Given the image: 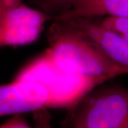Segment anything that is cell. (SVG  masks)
Returning a JSON list of instances; mask_svg holds the SVG:
<instances>
[{
  "instance_id": "7c38bea8",
  "label": "cell",
  "mask_w": 128,
  "mask_h": 128,
  "mask_svg": "<svg viewBox=\"0 0 128 128\" xmlns=\"http://www.w3.org/2000/svg\"></svg>"
},
{
  "instance_id": "277c9868",
  "label": "cell",
  "mask_w": 128,
  "mask_h": 128,
  "mask_svg": "<svg viewBox=\"0 0 128 128\" xmlns=\"http://www.w3.org/2000/svg\"><path fill=\"white\" fill-rule=\"evenodd\" d=\"M50 19V15L23 2L0 12V48L34 43Z\"/></svg>"
},
{
  "instance_id": "3957f363",
  "label": "cell",
  "mask_w": 128,
  "mask_h": 128,
  "mask_svg": "<svg viewBox=\"0 0 128 128\" xmlns=\"http://www.w3.org/2000/svg\"><path fill=\"white\" fill-rule=\"evenodd\" d=\"M70 112L71 128H128V88L98 86Z\"/></svg>"
},
{
  "instance_id": "7a4b0ae2",
  "label": "cell",
  "mask_w": 128,
  "mask_h": 128,
  "mask_svg": "<svg viewBox=\"0 0 128 128\" xmlns=\"http://www.w3.org/2000/svg\"><path fill=\"white\" fill-rule=\"evenodd\" d=\"M13 80L40 84L50 96L52 108L69 111L99 86L90 79L65 68L46 50L24 66Z\"/></svg>"
},
{
  "instance_id": "6da1fadb",
  "label": "cell",
  "mask_w": 128,
  "mask_h": 128,
  "mask_svg": "<svg viewBox=\"0 0 128 128\" xmlns=\"http://www.w3.org/2000/svg\"><path fill=\"white\" fill-rule=\"evenodd\" d=\"M47 52L65 68L101 86L110 79L128 74V69L116 64L79 32L61 21L54 20L47 34Z\"/></svg>"
},
{
  "instance_id": "ba28073f",
  "label": "cell",
  "mask_w": 128,
  "mask_h": 128,
  "mask_svg": "<svg viewBox=\"0 0 128 128\" xmlns=\"http://www.w3.org/2000/svg\"><path fill=\"white\" fill-rule=\"evenodd\" d=\"M34 121V128H53L51 125V117L48 109L43 108L32 112Z\"/></svg>"
},
{
  "instance_id": "9c48e42d",
  "label": "cell",
  "mask_w": 128,
  "mask_h": 128,
  "mask_svg": "<svg viewBox=\"0 0 128 128\" xmlns=\"http://www.w3.org/2000/svg\"><path fill=\"white\" fill-rule=\"evenodd\" d=\"M0 128H32L22 114L12 115L11 118L0 124Z\"/></svg>"
},
{
  "instance_id": "5b68a950",
  "label": "cell",
  "mask_w": 128,
  "mask_h": 128,
  "mask_svg": "<svg viewBox=\"0 0 128 128\" xmlns=\"http://www.w3.org/2000/svg\"><path fill=\"white\" fill-rule=\"evenodd\" d=\"M52 108L45 88L33 82L14 81L0 85V117Z\"/></svg>"
},
{
  "instance_id": "52a82bcc",
  "label": "cell",
  "mask_w": 128,
  "mask_h": 128,
  "mask_svg": "<svg viewBox=\"0 0 128 128\" xmlns=\"http://www.w3.org/2000/svg\"><path fill=\"white\" fill-rule=\"evenodd\" d=\"M103 27L114 32L128 42V17L105 16L98 19Z\"/></svg>"
},
{
  "instance_id": "8992f818",
  "label": "cell",
  "mask_w": 128,
  "mask_h": 128,
  "mask_svg": "<svg viewBox=\"0 0 128 128\" xmlns=\"http://www.w3.org/2000/svg\"><path fill=\"white\" fill-rule=\"evenodd\" d=\"M105 16L128 17V0H84L76 9L54 18V20Z\"/></svg>"
},
{
  "instance_id": "8fae6325",
  "label": "cell",
  "mask_w": 128,
  "mask_h": 128,
  "mask_svg": "<svg viewBox=\"0 0 128 128\" xmlns=\"http://www.w3.org/2000/svg\"><path fill=\"white\" fill-rule=\"evenodd\" d=\"M51 1L52 0H30V2L32 4L35 5L37 9H40L44 12Z\"/></svg>"
},
{
  "instance_id": "30bf717a",
  "label": "cell",
  "mask_w": 128,
  "mask_h": 128,
  "mask_svg": "<svg viewBox=\"0 0 128 128\" xmlns=\"http://www.w3.org/2000/svg\"><path fill=\"white\" fill-rule=\"evenodd\" d=\"M22 3V0H0V12Z\"/></svg>"
}]
</instances>
